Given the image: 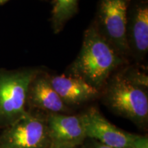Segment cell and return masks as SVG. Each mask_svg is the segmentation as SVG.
Instances as JSON below:
<instances>
[{
    "label": "cell",
    "mask_w": 148,
    "mask_h": 148,
    "mask_svg": "<svg viewBox=\"0 0 148 148\" xmlns=\"http://www.w3.org/2000/svg\"><path fill=\"white\" fill-rule=\"evenodd\" d=\"M123 60L92 23L85 31L82 47L69 73L100 90Z\"/></svg>",
    "instance_id": "1"
},
{
    "label": "cell",
    "mask_w": 148,
    "mask_h": 148,
    "mask_svg": "<svg viewBox=\"0 0 148 148\" xmlns=\"http://www.w3.org/2000/svg\"><path fill=\"white\" fill-rule=\"evenodd\" d=\"M103 90L106 106L140 127L148 121V96L145 87L131 80L125 72L111 76Z\"/></svg>",
    "instance_id": "2"
},
{
    "label": "cell",
    "mask_w": 148,
    "mask_h": 148,
    "mask_svg": "<svg viewBox=\"0 0 148 148\" xmlns=\"http://www.w3.org/2000/svg\"><path fill=\"white\" fill-rule=\"evenodd\" d=\"M36 70L0 73V121L8 125L26 112L25 104Z\"/></svg>",
    "instance_id": "3"
},
{
    "label": "cell",
    "mask_w": 148,
    "mask_h": 148,
    "mask_svg": "<svg viewBox=\"0 0 148 148\" xmlns=\"http://www.w3.org/2000/svg\"><path fill=\"white\" fill-rule=\"evenodd\" d=\"M128 0H100L95 25L100 34L124 58L130 53L127 40Z\"/></svg>",
    "instance_id": "4"
},
{
    "label": "cell",
    "mask_w": 148,
    "mask_h": 148,
    "mask_svg": "<svg viewBox=\"0 0 148 148\" xmlns=\"http://www.w3.org/2000/svg\"><path fill=\"white\" fill-rule=\"evenodd\" d=\"M49 144L46 120L27 111L0 136V148H47Z\"/></svg>",
    "instance_id": "5"
},
{
    "label": "cell",
    "mask_w": 148,
    "mask_h": 148,
    "mask_svg": "<svg viewBox=\"0 0 148 148\" xmlns=\"http://www.w3.org/2000/svg\"><path fill=\"white\" fill-rule=\"evenodd\" d=\"M86 138L114 148H130L132 133L111 123L97 108L91 107L80 114Z\"/></svg>",
    "instance_id": "6"
},
{
    "label": "cell",
    "mask_w": 148,
    "mask_h": 148,
    "mask_svg": "<svg viewBox=\"0 0 148 148\" xmlns=\"http://www.w3.org/2000/svg\"><path fill=\"white\" fill-rule=\"evenodd\" d=\"M45 120L51 145L76 148L86 140L80 114L67 115L63 113H53L49 114Z\"/></svg>",
    "instance_id": "7"
},
{
    "label": "cell",
    "mask_w": 148,
    "mask_h": 148,
    "mask_svg": "<svg viewBox=\"0 0 148 148\" xmlns=\"http://www.w3.org/2000/svg\"><path fill=\"white\" fill-rule=\"evenodd\" d=\"M51 86L66 106L80 105L95 99L100 90L73 75L49 76Z\"/></svg>",
    "instance_id": "8"
},
{
    "label": "cell",
    "mask_w": 148,
    "mask_h": 148,
    "mask_svg": "<svg viewBox=\"0 0 148 148\" xmlns=\"http://www.w3.org/2000/svg\"><path fill=\"white\" fill-rule=\"evenodd\" d=\"M127 40L130 53L143 58L148 51V5L147 3L136 5L127 14Z\"/></svg>",
    "instance_id": "9"
},
{
    "label": "cell",
    "mask_w": 148,
    "mask_h": 148,
    "mask_svg": "<svg viewBox=\"0 0 148 148\" xmlns=\"http://www.w3.org/2000/svg\"><path fill=\"white\" fill-rule=\"evenodd\" d=\"M27 99L36 108L53 113H63L68 106L51 86L49 77L37 73L29 86Z\"/></svg>",
    "instance_id": "10"
},
{
    "label": "cell",
    "mask_w": 148,
    "mask_h": 148,
    "mask_svg": "<svg viewBox=\"0 0 148 148\" xmlns=\"http://www.w3.org/2000/svg\"><path fill=\"white\" fill-rule=\"evenodd\" d=\"M78 0H53L51 25L53 32H60L66 22L77 12Z\"/></svg>",
    "instance_id": "11"
},
{
    "label": "cell",
    "mask_w": 148,
    "mask_h": 148,
    "mask_svg": "<svg viewBox=\"0 0 148 148\" xmlns=\"http://www.w3.org/2000/svg\"><path fill=\"white\" fill-rule=\"evenodd\" d=\"M130 148H148V137L145 135L132 134Z\"/></svg>",
    "instance_id": "12"
},
{
    "label": "cell",
    "mask_w": 148,
    "mask_h": 148,
    "mask_svg": "<svg viewBox=\"0 0 148 148\" xmlns=\"http://www.w3.org/2000/svg\"><path fill=\"white\" fill-rule=\"evenodd\" d=\"M88 148H114V147H109V146L102 145V144L97 143V142L94 141V140H92L91 143L88 145Z\"/></svg>",
    "instance_id": "13"
},
{
    "label": "cell",
    "mask_w": 148,
    "mask_h": 148,
    "mask_svg": "<svg viewBox=\"0 0 148 148\" xmlns=\"http://www.w3.org/2000/svg\"><path fill=\"white\" fill-rule=\"evenodd\" d=\"M47 148H75V147H64V146H58V145H54L49 144Z\"/></svg>",
    "instance_id": "14"
},
{
    "label": "cell",
    "mask_w": 148,
    "mask_h": 148,
    "mask_svg": "<svg viewBox=\"0 0 148 148\" xmlns=\"http://www.w3.org/2000/svg\"><path fill=\"white\" fill-rule=\"evenodd\" d=\"M7 1H8V0H0V3H5V2H6Z\"/></svg>",
    "instance_id": "15"
},
{
    "label": "cell",
    "mask_w": 148,
    "mask_h": 148,
    "mask_svg": "<svg viewBox=\"0 0 148 148\" xmlns=\"http://www.w3.org/2000/svg\"><path fill=\"white\" fill-rule=\"evenodd\" d=\"M128 1H130V0H128Z\"/></svg>",
    "instance_id": "16"
}]
</instances>
